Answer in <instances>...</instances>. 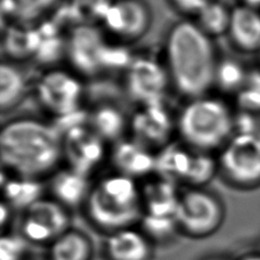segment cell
Here are the masks:
<instances>
[{
  "instance_id": "obj_5",
  "label": "cell",
  "mask_w": 260,
  "mask_h": 260,
  "mask_svg": "<svg viewBox=\"0 0 260 260\" xmlns=\"http://www.w3.org/2000/svg\"><path fill=\"white\" fill-rule=\"evenodd\" d=\"M175 219L178 231L192 239H206L220 229L225 206L217 194L203 187H191L180 193Z\"/></svg>"
},
{
  "instance_id": "obj_6",
  "label": "cell",
  "mask_w": 260,
  "mask_h": 260,
  "mask_svg": "<svg viewBox=\"0 0 260 260\" xmlns=\"http://www.w3.org/2000/svg\"><path fill=\"white\" fill-rule=\"evenodd\" d=\"M218 174L225 182L239 189L260 186V135L235 134L221 148Z\"/></svg>"
},
{
  "instance_id": "obj_14",
  "label": "cell",
  "mask_w": 260,
  "mask_h": 260,
  "mask_svg": "<svg viewBox=\"0 0 260 260\" xmlns=\"http://www.w3.org/2000/svg\"><path fill=\"white\" fill-rule=\"evenodd\" d=\"M111 160L118 174L136 179L155 170V155L136 139L119 141L111 152Z\"/></svg>"
},
{
  "instance_id": "obj_18",
  "label": "cell",
  "mask_w": 260,
  "mask_h": 260,
  "mask_svg": "<svg viewBox=\"0 0 260 260\" xmlns=\"http://www.w3.org/2000/svg\"><path fill=\"white\" fill-rule=\"evenodd\" d=\"M142 189L144 215L175 217L180 194L171 180L156 176Z\"/></svg>"
},
{
  "instance_id": "obj_11",
  "label": "cell",
  "mask_w": 260,
  "mask_h": 260,
  "mask_svg": "<svg viewBox=\"0 0 260 260\" xmlns=\"http://www.w3.org/2000/svg\"><path fill=\"white\" fill-rule=\"evenodd\" d=\"M101 23L120 41L133 43L150 30L152 11L145 0H113Z\"/></svg>"
},
{
  "instance_id": "obj_33",
  "label": "cell",
  "mask_w": 260,
  "mask_h": 260,
  "mask_svg": "<svg viewBox=\"0 0 260 260\" xmlns=\"http://www.w3.org/2000/svg\"><path fill=\"white\" fill-rule=\"evenodd\" d=\"M242 4L245 6L252 7V8H260V0H242Z\"/></svg>"
},
{
  "instance_id": "obj_23",
  "label": "cell",
  "mask_w": 260,
  "mask_h": 260,
  "mask_svg": "<svg viewBox=\"0 0 260 260\" xmlns=\"http://www.w3.org/2000/svg\"><path fill=\"white\" fill-rule=\"evenodd\" d=\"M26 79L15 65L4 62L0 65V109L3 113L15 109L26 94Z\"/></svg>"
},
{
  "instance_id": "obj_15",
  "label": "cell",
  "mask_w": 260,
  "mask_h": 260,
  "mask_svg": "<svg viewBox=\"0 0 260 260\" xmlns=\"http://www.w3.org/2000/svg\"><path fill=\"white\" fill-rule=\"evenodd\" d=\"M104 251L108 260H152V241L143 231L121 230L106 235Z\"/></svg>"
},
{
  "instance_id": "obj_32",
  "label": "cell",
  "mask_w": 260,
  "mask_h": 260,
  "mask_svg": "<svg viewBox=\"0 0 260 260\" xmlns=\"http://www.w3.org/2000/svg\"><path fill=\"white\" fill-rule=\"evenodd\" d=\"M212 0H168L176 12L185 16H197V14Z\"/></svg>"
},
{
  "instance_id": "obj_26",
  "label": "cell",
  "mask_w": 260,
  "mask_h": 260,
  "mask_svg": "<svg viewBox=\"0 0 260 260\" xmlns=\"http://www.w3.org/2000/svg\"><path fill=\"white\" fill-rule=\"evenodd\" d=\"M232 8L220 0H212L206 7H203L194 18L204 34L210 38L227 35L231 22Z\"/></svg>"
},
{
  "instance_id": "obj_34",
  "label": "cell",
  "mask_w": 260,
  "mask_h": 260,
  "mask_svg": "<svg viewBox=\"0 0 260 260\" xmlns=\"http://www.w3.org/2000/svg\"><path fill=\"white\" fill-rule=\"evenodd\" d=\"M238 260H260V253H250L239 258Z\"/></svg>"
},
{
  "instance_id": "obj_1",
  "label": "cell",
  "mask_w": 260,
  "mask_h": 260,
  "mask_svg": "<svg viewBox=\"0 0 260 260\" xmlns=\"http://www.w3.org/2000/svg\"><path fill=\"white\" fill-rule=\"evenodd\" d=\"M165 55L171 86L180 95L189 100L204 96L215 85L216 47L194 21L180 20L169 27Z\"/></svg>"
},
{
  "instance_id": "obj_7",
  "label": "cell",
  "mask_w": 260,
  "mask_h": 260,
  "mask_svg": "<svg viewBox=\"0 0 260 260\" xmlns=\"http://www.w3.org/2000/svg\"><path fill=\"white\" fill-rule=\"evenodd\" d=\"M69 209L54 199L41 198L23 210L20 231L26 242L50 245L71 229Z\"/></svg>"
},
{
  "instance_id": "obj_19",
  "label": "cell",
  "mask_w": 260,
  "mask_h": 260,
  "mask_svg": "<svg viewBox=\"0 0 260 260\" xmlns=\"http://www.w3.org/2000/svg\"><path fill=\"white\" fill-rule=\"evenodd\" d=\"M194 150L185 144H167L155 155L156 176L171 182H183L187 177Z\"/></svg>"
},
{
  "instance_id": "obj_27",
  "label": "cell",
  "mask_w": 260,
  "mask_h": 260,
  "mask_svg": "<svg viewBox=\"0 0 260 260\" xmlns=\"http://www.w3.org/2000/svg\"><path fill=\"white\" fill-rule=\"evenodd\" d=\"M249 73L240 62L232 58L219 59L216 70L215 85L225 92L241 91L247 85Z\"/></svg>"
},
{
  "instance_id": "obj_31",
  "label": "cell",
  "mask_w": 260,
  "mask_h": 260,
  "mask_svg": "<svg viewBox=\"0 0 260 260\" xmlns=\"http://www.w3.org/2000/svg\"><path fill=\"white\" fill-rule=\"evenodd\" d=\"M24 239L13 235H3L0 241V259L2 260H20L25 251Z\"/></svg>"
},
{
  "instance_id": "obj_16",
  "label": "cell",
  "mask_w": 260,
  "mask_h": 260,
  "mask_svg": "<svg viewBox=\"0 0 260 260\" xmlns=\"http://www.w3.org/2000/svg\"><path fill=\"white\" fill-rule=\"evenodd\" d=\"M231 43L243 53L260 52V11L241 4L232 8L227 31Z\"/></svg>"
},
{
  "instance_id": "obj_3",
  "label": "cell",
  "mask_w": 260,
  "mask_h": 260,
  "mask_svg": "<svg viewBox=\"0 0 260 260\" xmlns=\"http://www.w3.org/2000/svg\"><path fill=\"white\" fill-rule=\"evenodd\" d=\"M83 207L90 225L106 235L132 229L144 217L142 189L134 178L121 174L92 185Z\"/></svg>"
},
{
  "instance_id": "obj_30",
  "label": "cell",
  "mask_w": 260,
  "mask_h": 260,
  "mask_svg": "<svg viewBox=\"0 0 260 260\" xmlns=\"http://www.w3.org/2000/svg\"><path fill=\"white\" fill-rule=\"evenodd\" d=\"M143 232L145 233L152 242L153 240H165L175 233L178 230L175 217H159L144 215L142 219Z\"/></svg>"
},
{
  "instance_id": "obj_20",
  "label": "cell",
  "mask_w": 260,
  "mask_h": 260,
  "mask_svg": "<svg viewBox=\"0 0 260 260\" xmlns=\"http://www.w3.org/2000/svg\"><path fill=\"white\" fill-rule=\"evenodd\" d=\"M92 253L89 236L71 227L49 245L48 260H92Z\"/></svg>"
},
{
  "instance_id": "obj_35",
  "label": "cell",
  "mask_w": 260,
  "mask_h": 260,
  "mask_svg": "<svg viewBox=\"0 0 260 260\" xmlns=\"http://www.w3.org/2000/svg\"><path fill=\"white\" fill-rule=\"evenodd\" d=\"M200 260H230V259L226 258V257H221V256H209V257L202 258Z\"/></svg>"
},
{
  "instance_id": "obj_24",
  "label": "cell",
  "mask_w": 260,
  "mask_h": 260,
  "mask_svg": "<svg viewBox=\"0 0 260 260\" xmlns=\"http://www.w3.org/2000/svg\"><path fill=\"white\" fill-rule=\"evenodd\" d=\"M4 202L11 208L25 210L27 207L41 199L43 185L39 179L16 176L7 180L3 179Z\"/></svg>"
},
{
  "instance_id": "obj_25",
  "label": "cell",
  "mask_w": 260,
  "mask_h": 260,
  "mask_svg": "<svg viewBox=\"0 0 260 260\" xmlns=\"http://www.w3.org/2000/svg\"><path fill=\"white\" fill-rule=\"evenodd\" d=\"M58 0H3V15L14 23L31 24L56 6Z\"/></svg>"
},
{
  "instance_id": "obj_9",
  "label": "cell",
  "mask_w": 260,
  "mask_h": 260,
  "mask_svg": "<svg viewBox=\"0 0 260 260\" xmlns=\"http://www.w3.org/2000/svg\"><path fill=\"white\" fill-rule=\"evenodd\" d=\"M83 87L79 78L63 70H50L39 79L37 97L49 113L61 119L80 110Z\"/></svg>"
},
{
  "instance_id": "obj_17",
  "label": "cell",
  "mask_w": 260,
  "mask_h": 260,
  "mask_svg": "<svg viewBox=\"0 0 260 260\" xmlns=\"http://www.w3.org/2000/svg\"><path fill=\"white\" fill-rule=\"evenodd\" d=\"M91 187L89 176L78 173L69 167L54 173L49 185L53 199L68 209L83 206Z\"/></svg>"
},
{
  "instance_id": "obj_22",
  "label": "cell",
  "mask_w": 260,
  "mask_h": 260,
  "mask_svg": "<svg viewBox=\"0 0 260 260\" xmlns=\"http://www.w3.org/2000/svg\"><path fill=\"white\" fill-rule=\"evenodd\" d=\"M30 24L14 23L8 26L4 37V46L8 56L12 58H29L37 54L40 44V31L38 27H29Z\"/></svg>"
},
{
  "instance_id": "obj_2",
  "label": "cell",
  "mask_w": 260,
  "mask_h": 260,
  "mask_svg": "<svg viewBox=\"0 0 260 260\" xmlns=\"http://www.w3.org/2000/svg\"><path fill=\"white\" fill-rule=\"evenodd\" d=\"M0 157L16 176L40 179L54 174L63 159L62 134L36 118L9 120L0 133Z\"/></svg>"
},
{
  "instance_id": "obj_13",
  "label": "cell",
  "mask_w": 260,
  "mask_h": 260,
  "mask_svg": "<svg viewBox=\"0 0 260 260\" xmlns=\"http://www.w3.org/2000/svg\"><path fill=\"white\" fill-rule=\"evenodd\" d=\"M129 127L134 134V139L137 142L148 148H162L169 144L176 122L164 102H161L143 105L129 121Z\"/></svg>"
},
{
  "instance_id": "obj_29",
  "label": "cell",
  "mask_w": 260,
  "mask_h": 260,
  "mask_svg": "<svg viewBox=\"0 0 260 260\" xmlns=\"http://www.w3.org/2000/svg\"><path fill=\"white\" fill-rule=\"evenodd\" d=\"M113 0H71L70 9L78 25L83 23L95 24L97 21L102 22Z\"/></svg>"
},
{
  "instance_id": "obj_12",
  "label": "cell",
  "mask_w": 260,
  "mask_h": 260,
  "mask_svg": "<svg viewBox=\"0 0 260 260\" xmlns=\"http://www.w3.org/2000/svg\"><path fill=\"white\" fill-rule=\"evenodd\" d=\"M63 159L69 168L86 176L100 167L105 157V142L89 124H78L62 133Z\"/></svg>"
},
{
  "instance_id": "obj_36",
  "label": "cell",
  "mask_w": 260,
  "mask_h": 260,
  "mask_svg": "<svg viewBox=\"0 0 260 260\" xmlns=\"http://www.w3.org/2000/svg\"><path fill=\"white\" fill-rule=\"evenodd\" d=\"M259 53H260V52H259Z\"/></svg>"
},
{
  "instance_id": "obj_8",
  "label": "cell",
  "mask_w": 260,
  "mask_h": 260,
  "mask_svg": "<svg viewBox=\"0 0 260 260\" xmlns=\"http://www.w3.org/2000/svg\"><path fill=\"white\" fill-rule=\"evenodd\" d=\"M124 71V86L130 99L141 106L164 102L171 85L165 64L150 56H138Z\"/></svg>"
},
{
  "instance_id": "obj_21",
  "label": "cell",
  "mask_w": 260,
  "mask_h": 260,
  "mask_svg": "<svg viewBox=\"0 0 260 260\" xmlns=\"http://www.w3.org/2000/svg\"><path fill=\"white\" fill-rule=\"evenodd\" d=\"M89 126L104 142H119L129 121L122 111L115 106L102 105L89 115Z\"/></svg>"
},
{
  "instance_id": "obj_4",
  "label": "cell",
  "mask_w": 260,
  "mask_h": 260,
  "mask_svg": "<svg viewBox=\"0 0 260 260\" xmlns=\"http://www.w3.org/2000/svg\"><path fill=\"white\" fill-rule=\"evenodd\" d=\"M176 129L185 145L209 153L221 150L234 136L235 118L224 101L204 95L191 99L184 106Z\"/></svg>"
},
{
  "instance_id": "obj_28",
  "label": "cell",
  "mask_w": 260,
  "mask_h": 260,
  "mask_svg": "<svg viewBox=\"0 0 260 260\" xmlns=\"http://www.w3.org/2000/svg\"><path fill=\"white\" fill-rule=\"evenodd\" d=\"M218 174V161L212 159L208 152L194 150L191 167L185 184L191 187H203Z\"/></svg>"
},
{
  "instance_id": "obj_10",
  "label": "cell",
  "mask_w": 260,
  "mask_h": 260,
  "mask_svg": "<svg viewBox=\"0 0 260 260\" xmlns=\"http://www.w3.org/2000/svg\"><path fill=\"white\" fill-rule=\"evenodd\" d=\"M108 43L95 24L74 25L67 39L70 64L81 76L92 77L103 70V55Z\"/></svg>"
}]
</instances>
